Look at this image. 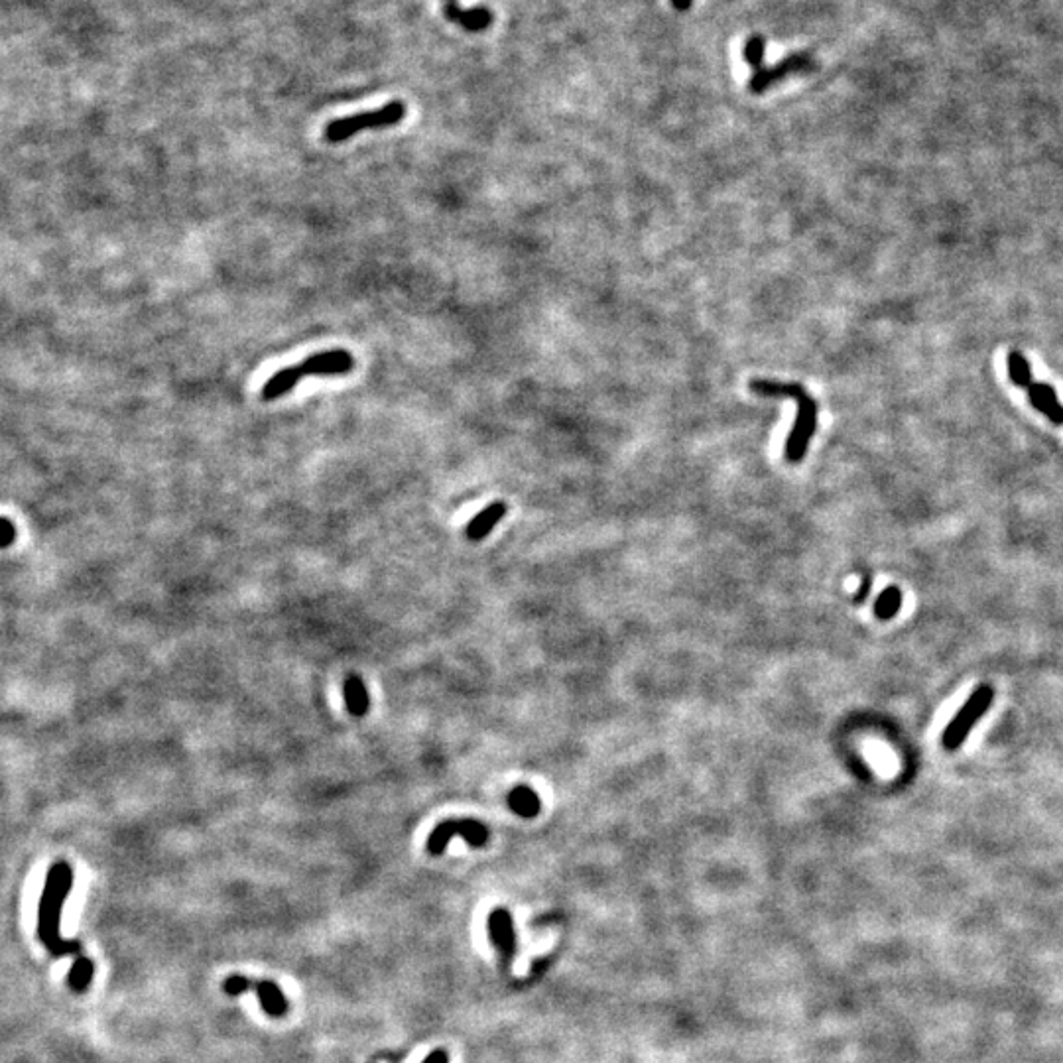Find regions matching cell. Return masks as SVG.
Instances as JSON below:
<instances>
[{
	"mask_svg": "<svg viewBox=\"0 0 1063 1063\" xmlns=\"http://www.w3.org/2000/svg\"><path fill=\"white\" fill-rule=\"evenodd\" d=\"M813 65L815 63H813L812 54H806V52L790 54L788 58H784L782 62L776 63L772 67L762 65V67L754 69L751 81H749V89H751V93L760 95L766 89H770L774 83H778V81H782V79H786L790 75L812 71Z\"/></svg>",
	"mask_w": 1063,
	"mask_h": 1063,
	"instance_id": "7",
	"label": "cell"
},
{
	"mask_svg": "<svg viewBox=\"0 0 1063 1063\" xmlns=\"http://www.w3.org/2000/svg\"><path fill=\"white\" fill-rule=\"evenodd\" d=\"M443 14H445L447 20L459 24L467 32H483L495 20V16H493V12L489 8L475 6V8L465 10L455 0H443Z\"/></svg>",
	"mask_w": 1063,
	"mask_h": 1063,
	"instance_id": "9",
	"label": "cell"
},
{
	"mask_svg": "<svg viewBox=\"0 0 1063 1063\" xmlns=\"http://www.w3.org/2000/svg\"><path fill=\"white\" fill-rule=\"evenodd\" d=\"M406 117V103L402 101H392L376 111H367V113H359V115H351V117H345V119H337L333 123L325 126V140L327 142H345L349 140L351 136L359 134L361 130H373V128H388V126L398 125L402 123V119Z\"/></svg>",
	"mask_w": 1063,
	"mask_h": 1063,
	"instance_id": "2",
	"label": "cell"
},
{
	"mask_svg": "<svg viewBox=\"0 0 1063 1063\" xmlns=\"http://www.w3.org/2000/svg\"><path fill=\"white\" fill-rule=\"evenodd\" d=\"M14 540V528L10 522L0 518V546H8Z\"/></svg>",
	"mask_w": 1063,
	"mask_h": 1063,
	"instance_id": "19",
	"label": "cell"
},
{
	"mask_svg": "<svg viewBox=\"0 0 1063 1063\" xmlns=\"http://www.w3.org/2000/svg\"><path fill=\"white\" fill-rule=\"evenodd\" d=\"M343 695H345V705H347V711L353 715V717H365L371 709V697H369V691L365 682L359 678V676H349L343 684Z\"/></svg>",
	"mask_w": 1063,
	"mask_h": 1063,
	"instance_id": "13",
	"label": "cell"
},
{
	"mask_svg": "<svg viewBox=\"0 0 1063 1063\" xmlns=\"http://www.w3.org/2000/svg\"><path fill=\"white\" fill-rule=\"evenodd\" d=\"M796 404H798V414H796V422L792 426V432L786 439V459L790 463H800L806 453H808V445L812 441L813 434H815V428H817V404L813 400L812 396L806 392V388H802L798 394H796Z\"/></svg>",
	"mask_w": 1063,
	"mask_h": 1063,
	"instance_id": "4",
	"label": "cell"
},
{
	"mask_svg": "<svg viewBox=\"0 0 1063 1063\" xmlns=\"http://www.w3.org/2000/svg\"><path fill=\"white\" fill-rule=\"evenodd\" d=\"M506 510H508V508H506L504 502H493V504H489L483 512H479V514L467 524V530H465L467 538H469L471 542H481V540H485V538L493 532V528H495V526L501 522L502 518H504Z\"/></svg>",
	"mask_w": 1063,
	"mask_h": 1063,
	"instance_id": "12",
	"label": "cell"
},
{
	"mask_svg": "<svg viewBox=\"0 0 1063 1063\" xmlns=\"http://www.w3.org/2000/svg\"><path fill=\"white\" fill-rule=\"evenodd\" d=\"M489 938L493 941V945H497L501 949L502 957L506 963H510L514 959V953H516V934H514V924H512V916L506 908H497L491 912L489 916Z\"/></svg>",
	"mask_w": 1063,
	"mask_h": 1063,
	"instance_id": "10",
	"label": "cell"
},
{
	"mask_svg": "<svg viewBox=\"0 0 1063 1063\" xmlns=\"http://www.w3.org/2000/svg\"><path fill=\"white\" fill-rule=\"evenodd\" d=\"M422 1063H449V1056H447L445 1050H436Z\"/></svg>",
	"mask_w": 1063,
	"mask_h": 1063,
	"instance_id": "20",
	"label": "cell"
},
{
	"mask_svg": "<svg viewBox=\"0 0 1063 1063\" xmlns=\"http://www.w3.org/2000/svg\"><path fill=\"white\" fill-rule=\"evenodd\" d=\"M764 50H766V42L762 36H751L747 42H745V48H743V56H745V62L751 65L752 69H758L764 65Z\"/></svg>",
	"mask_w": 1063,
	"mask_h": 1063,
	"instance_id": "18",
	"label": "cell"
},
{
	"mask_svg": "<svg viewBox=\"0 0 1063 1063\" xmlns=\"http://www.w3.org/2000/svg\"><path fill=\"white\" fill-rule=\"evenodd\" d=\"M869 587H871V581H869V579H865L863 587L859 589V593H857V597H855V601H857V603H863V601L867 599V595H869Z\"/></svg>",
	"mask_w": 1063,
	"mask_h": 1063,
	"instance_id": "21",
	"label": "cell"
},
{
	"mask_svg": "<svg viewBox=\"0 0 1063 1063\" xmlns=\"http://www.w3.org/2000/svg\"><path fill=\"white\" fill-rule=\"evenodd\" d=\"M993 699H995V691L987 684L979 686L969 695L965 705L957 711V715L949 721V725L943 731L941 743L947 751H957L963 745V741L969 737L973 727L989 711Z\"/></svg>",
	"mask_w": 1063,
	"mask_h": 1063,
	"instance_id": "3",
	"label": "cell"
},
{
	"mask_svg": "<svg viewBox=\"0 0 1063 1063\" xmlns=\"http://www.w3.org/2000/svg\"><path fill=\"white\" fill-rule=\"evenodd\" d=\"M902 607V593L898 587H886L875 603V615L880 621H888L896 617V613Z\"/></svg>",
	"mask_w": 1063,
	"mask_h": 1063,
	"instance_id": "16",
	"label": "cell"
},
{
	"mask_svg": "<svg viewBox=\"0 0 1063 1063\" xmlns=\"http://www.w3.org/2000/svg\"><path fill=\"white\" fill-rule=\"evenodd\" d=\"M463 837L471 847H485L491 833L485 823L477 819H447L441 821L438 827L428 837V851L432 855H443L449 841L453 837Z\"/></svg>",
	"mask_w": 1063,
	"mask_h": 1063,
	"instance_id": "5",
	"label": "cell"
},
{
	"mask_svg": "<svg viewBox=\"0 0 1063 1063\" xmlns=\"http://www.w3.org/2000/svg\"><path fill=\"white\" fill-rule=\"evenodd\" d=\"M691 2H693V0H672L674 8L680 10V12H686V10H689V8H691Z\"/></svg>",
	"mask_w": 1063,
	"mask_h": 1063,
	"instance_id": "22",
	"label": "cell"
},
{
	"mask_svg": "<svg viewBox=\"0 0 1063 1063\" xmlns=\"http://www.w3.org/2000/svg\"><path fill=\"white\" fill-rule=\"evenodd\" d=\"M254 991L262 1010L272 1018H282L288 1012V1001L282 989L272 981H251L241 975H233L223 983V991L231 997H237L245 991Z\"/></svg>",
	"mask_w": 1063,
	"mask_h": 1063,
	"instance_id": "6",
	"label": "cell"
},
{
	"mask_svg": "<svg viewBox=\"0 0 1063 1063\" xmlns=\"http://www.w3.org/2000/svg\"><path fill=\"white\" fill-rule=\"evenodd\" d=\"M73 869L69 863L60 861L50 867V873L44 884V892L38 906V939L44 943L48 953L56 959L60 957H79L81 943L62 938L63 904L73 888Z\"/></svg>",
	"mask_w": 1063,
	"mask_h": 1063,
	"instance_id": "1",
	"label": "cell"
},
{
	"mask_svg": "<svg viewBox=\"0 0 1063 1063\" xmlns=\"http://www.w3.org/2000/svg\"><path fill=\"white\" fill-rule=\"evenodd\" d=\"M1028 394V400L1030 404L1040 412L1044 414L1050 422H1054L1056 426H1063V406L1058 400V394L1054 390V386L1046 384V382H1040V380H1032L1026 390Z\"/></svg>",
	"mask_w": 1063,
	"mask_h": 1063,
	"instance_id": "11",
	"label": "cell"
},
{
	"mask_svg": "<svg viewBox=\"0 0 1063 1063\" xmlns=\"http://www.w3.org/2000/svg\"><path fill=\"white\" fill-rule=\"evenodd\" d=\"M93 975H95V965L91 959L87 957H77L75 963L71 965V971L67 975V985L73 993H87L89 987H91V981H93Z\"/></svg>",
	"mask_w": 1063,
	"mask_h": 1063,
	"instance_id": "15",
	"label": "cell"
},
{
	"mask_svg": "<svg viewBox=\"0 0 1063 1063\" xmlns=\"http://www.w3.org/2000/svg\"><path fill=\"white\" fill-rule=\"evenodd\" d=\"M508 808L520 817H536L542 810V802L538 794L528 786H516L508 792Z\"/></svg>",
	"mask_w": 1063,
	"mask_h": 1063,
	"instance_id": "14",
	"label": "cell"
},
{
	"mask_svg": "<svg viewBox=\"0 0 1063 1063\" xmlns=\"http://www.w3.org/2000/svg\"><path fill=\"white\" fill-rule=\"evenodd\" d=\"M355 367V359L349 351L345 349H333V351H323V353H315L310 359H306L304 363L296 365V371L300 378H306V376H339L349 375Z\"/></svg>",
	"mask_w": 1063,
	"mask_h": 1063,
	"instance_id": "8",
	"label": "cell"
},
{
	"mask_svg": "<svg viewBox=\"0 0 1063 1063\" xmlns=\"http://www.w3.org/2000/svg\"><path fill=\"white\" fill-rule=\"evenodd\" d=\"M1008 376L1022 390H1026V386L1034 380L1030 365H1028L1026 357L1020 351H1010V355H1008Z\"/></svg>",
	"mask_w": 1063,
	"mask_h": 1063,
	"instance_id": "17",
	"label": "cell"
}]
</instances>
